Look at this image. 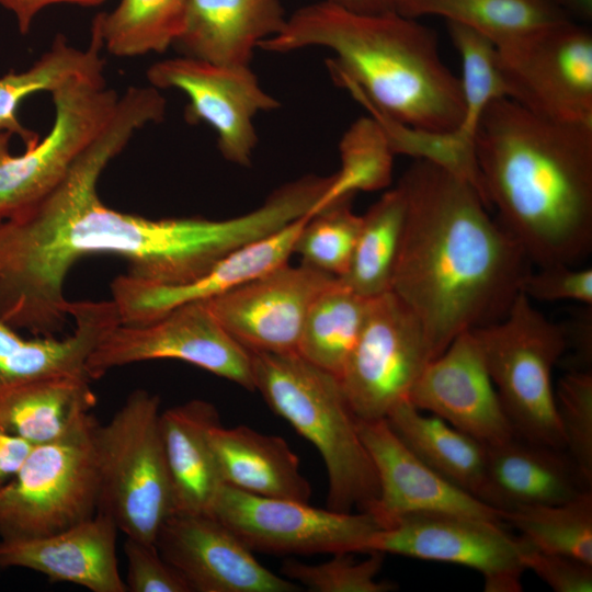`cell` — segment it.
<instances>
[{
    "instance_id": "10",
    "label": "cell",
    "mask_w": 592,
    "mask_h": 592,
    "mask_svg": "<svg viewBox=\"0 0 592 592\" xmlns=\"http://www.w3.org/2000/svg\"><path fill=\"white\" fill-rule=\"evenodd\" d=\"M508 99L556 122L592 125V34L572 20L494 44Z\"/></svg>"
},
{
    "instance_id": "6",
    "label": "cell",
    "mask_w": 592,
    "mask_h": 592,
    "mask_svg": "<svg viewBox=\"0 0 592 592\" xmlns=\"http://www.w3.org/2000/svg\"><path fill=\"white\" fill-rule=\"evenodd\" d=\"M159 397L133 391L103 425L98 424V511L126 537L153 543L173 513L170 473L160 432Z\"/></svg>"
},
{
    "instance_id": "29",
    "label": "cell",
    "mask_w": 592,
    "mask_h": 592,
    "mask_svg": "<svg viewBox=\"0 0 592 592\" xmlns=\"http://www.w3.org/2000/svg\"><path fill=\"white\" fill-rule=\"evenodd\" d=\"M102 47L99 25L93 22L91 41L84 50L72 47L64 36L58 35L50 49L31 68L1 77L0 135L19 136L25 148L36 144L39 139L37 134L25 128L18 118L20 103L36 92L52 93L72 78L103 72Z\"/></svg>"
},
{
    "instance_id": "37",
    "label": "cell",
    "mask_w": 592,
    "mask_h": 592,
    "mask_svg": "<svg viewBox=\"0 0 592 592\" xmlns=\"http://www.w3.org/2000/svg\"><path fill=\"white\" fill-rule=\"evenodd\" d=\"M353 197L338 198L308 218L294 246L301 264L337 278L348 272L362 224Z\"/></svg>"
},
{
    "instance_id": "40",
    "label": "cell",
    "mask_w": 592,
    "mask_h": 592,
    "mask_svg": "<svg viewBox=\"0 0 592 592\" xmlns=\"http://www.w3.org/2000/svg\"><path fill=\"white\" fill-rule=\"evenodd\" d=\"M127 591L191 592L184 578L159 553L156 544L127 537Z\"/></svg>"
},
{
    "instance_id": "7",
    "label": "cell",
    "mask_w": 592,
    "mask_h": 592,
    "mask_svg": "<svg viewBox=\"0 0 592 592\" xmlns=\"http://www.w3.org/2000/svg\"><path fill=\"white\" fill-rule=\"evenodd\" d=\"M471 331L516 436L565 449L553 386L554 367L567 350L565 326L519 293L501 320Z\"/></svg>"
},
{
    "instance_id": "41",
    "label": "cell",
    "mask_w": 592,
    "mask_h": 592,
    "mask_svg": "<svg viewBox=\"0 0 592 592\" xmlns=\"http://www.w3.org/2000/svg\"><path fill=\"white\" fill-rule=\"evenodd\" d=\"M520 293L540 301L572 300L592 306V269L567 264L540 266L523 277Z\"/></svg>"
},
{
    "instance_id": "18",
    "label": "cell",
    "mask_w": 592,
    "mask_h": 592,
    "mask_svg": "<svg viewBox=\"0 0 592 592\" xmlns=\"http://www.w3.org/2000/svg\"><path fill=\"white\" fill-rule=\"evenodd\" d=\"M408 400L486 446L516 436L471 330L428 362Z\"/></svg>"
},
{
    "instance_id": "47",
    "label": "cell",
    "mask_w": 592,
    "mask_h": 592,
    "mask_svg": "<svg viewBox=\"0 0 592 592\" xmlns=\"http://www.w3.org/2000/svg\"><path fill=\"white\" fill-rule=\"evenodd\" d=\"M568 18L590 21L592 18V0H549ZM572 20V19H571Z\"/></svg>"
},
{
    "instance_id": "36",
    "label": "cell",
    "mask_w": 592,
    "mask_h": 592,
    "mask_svg": "<svg viewBox=\"0 0 592 592\" xmlns=\"http://www.w3.org/2000/svg\"><path fill=\"white\" fill-rule=\"evenodd\" d=\"M446 29L462 60L465 114L454 130L462 140L474 143L485 110L494 100L508 98V89L493 42L459 23L446 22Z\"/></svg>"
},
{
    "instance_id": "16",
    "label": "cell",
    "mask_w": 592,
    "mask_h": 592,
    "mask_svg": "<svg viewBox=\"0 0 592 592\" xmlns=\"http://www.w3.org/2000/svg\"><path fill=\"white\" fill-rule=\"evenodd\" d=\"M335 278L287 262L206 301L249 352L297 353L311 304Z\"/></svg>"
},
{
    "instance_id": "2",
    "label": "cell",
    "mask_w": 592,
    "mask_h": 592,
    "mask_svg": "<svg viewBox=\"0 0 592 592\" xmlns=\"http://www.w3.org/2000/svg\"><path fill=\"white\" fill-rule=\"evenodd\" d=\"M397 185L406 215L390 292L418 318L432 360L459 333L501 320L531 263L465 179L414 159Z\"/></svg>"
},
{
    "instance_id": "35",
    "label": "cell",
    "mask_w": 592,
    "mask_h": 592,
    "mask_svg": "<svg viewBox=\"0 0 592 592\" xmlns=\"http://www.w3.org/2000/svg\"><path fill=\"white\" fill-rule=\"evenodd\" d=\"M340 169L322 198V207L356 192L388 187L392 178L395 153L387 136L369 116L356 119L343 134L340 144Z\"/></svg>"
},
{
    "instance_id": "12",
    "label": "cell",
    "mask_w": 592,
    "mask_h": 592,
    "mask_svg": "<svg viewBox=\"0 0 592 592\" xmlns=\"http://www.w3.org/2000/svg\"><path fill=\"white\" fill-rule=\"evenodd\" d=\"M431 360L423 329L392 293L368 298L364 322L339 377L357 419H386Z\"/></svg>"
},
{
    "instance_id": "38",
    "label": "cell",
    "mask_w": 592,
    "mask_h": 592,
    "mask_svg": "<svg viewBox=\"0 0 592 592\" xmlns=\"http://www.w3.org/2000/svg\"><path fill=\"white\" fill-rule=\"evenodd\" d=\"M356 561L352 553L333 554L322 563L308 565L287 559L281 567L282 574L311 592H389L396 589L390 581L377 580L385 554L367 553Z\"/></svg>"
},
{
    "instance_id": "11",
    "label": "cell",
    "mask_w": 592,
    "mask_h": 592,
    "mask_svg": "<svg viewBox=\"0 0 592 592\" xmlns=\"http://www.w3.org/2000/svg\"><path fill=\"white\" fill-rule=\"evenodd\" d=\"M208 514L252 551L274 555L365 554L368 540L382 528L367 512L319 509L226 485L219 488Z\"/></svg>"
},
{
    "instance_id": "1",
    "label": "cell",
    "mask_w": 592,
    "mask_h": 592,
    "mask_svg": "<svg viewBox=\"0 0 592 592\" xmlns=\"http://www.w3.org/2000/svg\"><path fill=\"white\" fill-rule=\"evenodd\" d=\"M153 87H130L103 134L45 196L0 220V321L54 337L67 320L64 284L81 258L114 254L127 275L175 285L197 280L218 261L224 235L215 219H150L115 210L99 197V179L136 130L163 119Z\"/></svg>"
},
{
    "instance_id": "30",
    "label": "cell",
    "mask_w": 592,
    "mask_h": 592,
    "mask_svg": "<svg viewBox=\"0 0 592 592\" xmlns=\"http://www.w3.org/2000/svg\"><path fill=\"white\" fill-rule=\"evenodd\" d=\"M405 215V195L398 185L362 215L349 270L339 278L357 295L373 298L390 291Z\"/></svg>"
},
{
    "instance_id": "44",
    "label": "cell",
    "mask_w": 592,
    "mask_h": 592,
    "mask_svg": "<svg viewBox=\"0 0 592 592\" xmlns=\"http://www.w3.org/2000/svg\"><path fill=\"white\" fill-rule=\"evenodd\" d=\"M567 348L573 349L571 369H590L592 362V314L591 308L570 327L565 326Z\"/></svg>"
},
{
    "instance_id": "33",
    "label": "cell",
    "mask_w": 592,
    "mask_h": 592,
    "mask_svg": "<svg viewBox=\"0 0 592 592\" xmlns=\"http://www.w3.org/2000/svg\"><path fill=\"white\" fill-rule=\"evenodd\" d=\"M186 0H121L95 18L103 46L118 57L163 53L179 36Z\"/></svg>"
},
{
    "instance_id": "13",
    "label": "cell",
    "mask_w": 592,
    "mask_h": 592,
    "mask_svg": "<svg viewBox=\"0 0 592 592\" xmlns=\"http://www.w3.org/2000/svg\"><path fill=\"white\" fill-rule=\"evenodd\" d=\"M150 360H178L254 390L250 352L221 326L206 300L178 306L141 326L119 323L87 362L92 379L114 367Z\"/></svg>"
},
{
    "instance_id": "26",
    "label": "cell",
    "mask_w": 592,
    "mask_h": 592,
    "mask_svg": "<svg viewBox=\"0 0 592 592\" xmlns=\"http://www.w3.org/2000/svg\"><path fill=\"white\" fill-rule=\"evenodd\" d=\"M209 440L223 485L255 496L309 501L310 483L283 437L218 423Z\"/></svg>"
},
{
    "instance_id": "3",
    "label": "cell",
    "mask_w": 592,
    "mask_h": 592,
    "mask_svg": "<svg viewBox=\"0 0 592 592\" xmlns=\"http://www.w3.org/2000/svg\"><path fill=\"white\" fill-rule=\"evenodd\" d=\"M475 155L488 207L530 263L577 266L592 251V125L508 98L485 110Z\"/></svg>"
},
{
    "instance_id": "31",
    "label": "cell",
    "mask_w": 592,
    "mask_h": 592,
    "mask_svg": "<svg viewBox=\"0 0 592 592\" xmlns=\"http://www.w3.org/2000/svg\"><path fill=\"white\" fill-rule=\"evenodd\" d=\"M367 301L335 278L311 304L297 353L340 377L360 335Z\"/></svg>"
},
{
    "instance_id": "46",
    "label": "cell",
    "mask_w": 592,
    "mask_h": 592,
    "mask_svg": "<svg viewBox=\"0 0 592 592\" xmlns=\"http://www.w3.org/2000/svg\"><path fill=\"white\" fill-rule=\"evenodd\" d=\"M351 12L361 14H400L408 0H329Z\"/></svg>"
},
{
    "instance_id": "19",
    "label": "cell",
    "mask_w": 592,
    "mask_h": 592,
    "mask_svg": "<svg viewBox=\"0 0 592 592\" xmlns=\"http://www.w3.org/2000/svg\"><path fill=\"white\" fill-rule=\"evenodd\" d=\"M357 428L379 485L378 498L367 513L382 528L418 512H447L503 523L502 511L434 471L399 439L386 419H357Z\"/></svg>"
},
{
    "instance_id": "34",
    "label": "cell",
    "mask_w": 592,
    "mask_h": 592,
    "mask_svg": "<svg viewBox=\"0 0 592 592\" xmlns=\"http://www.w3.org/2000/svg\"><path fill=\"white\" fill-rule=\"evenodd\" d=\"M534 547L592 565V490L558 504L523 506L503 512Z\"/></svg>"
},
{
    "instance_id": "24",
    "label": "cell",
    "mask_w": 592,
    "mask_h": 592,
    "mask_svg": "<svg viewBox=\"0 0 592 592\" xmlns=\"http://www.w3.org/2000/svg\"><path fill=\"white\" fill-rule=\"evenodd\" d=\"M281 0H186L173 45L184 56L223 66H250L261 41L286 23Z\"/></svg>"
},
{
    "instance_id": "27",
    "label": "cell",
    "mask_w": 592,
    "mask_h": 592,
    "mask_svg": "<svg viewBox=\"0 0 592 592\" xmlns=\"http://www.w3.org/2000/svg\"><path fill=\"white\" fill-rule=\"evenodd\" d=\"M90 382L57 375L13 386L0 394V426L33 445L55 441L95 406Z\"/></svg>"
},
{
    "instance_id": "17",
    "label": "cell",
    "mask_w": 592,
    "mask_h": 592,
    "mask_svg": "<svg viewBox=\"0 0 592 592\" xmlns=\"http://www.w3.org/2000/svg\"><path fill=\"white\" fill-rule=\"evenodd\" d=\"M191 592H296L299 585L262 566L227 526L208 513H172L155 542Z\"/></svg>"
},
{
    "instance_id": "23",
    "label": "cell",
    "mask_w": 592,
    "mask_h": 592,
    "mask_svg": "<svg viewBox=\"0 0 592 592\" xmlns=\"http://www.w3.org/2000/svg\"><path fill=\"white\" fill-rule=\"evenodd\" d=\"M68 314L76 327L64 339H25L0 321V394L19 384L49 376L89 377L87 362L102 340L121 323L118 310L113 300H84L70 301Z\"/></svg>"
},
{
    "instance_id": "42",
    "label": "cell",
    "mask_w": 592,
    "mask_h": 592,
    "mask_svg": "<svg viewBox=\"0 0 592 592\" xmlns=\"http://www.w3.org/2000/svg\"><path fill=\"white\" fill-rule=\"evenodd\" d=\"M532 570L556 592H591L592 565L563 555L546 553L532 544L524 556Z\"/></svg>"
},
{
    "instance_id": "20",
    "label": "cell",
    "mask_w": 592,
    "mask_h": 592,
    "mask_svg": "<svg viewBox=\"0 0 592 592\" xmlns=\"http://www.w3.org/2000/svg\"><path fill=\"white\" fill-rule=\"evenodd\" d=\"M303 216L231 252L195 281L161 285L119 275L111 284L121 323L141 326L183 304L207 300L287 263L304 225Z\"/></svg>"
},
{
    "instance_id": "43",
    "label": "cell",
    "mask_w": 592,
    "mask_h": 592,
    "mask_svg": "<svg viewBox=\"0 0 592 592\" xmlns=\"http://www.w3.org/2000/svg\"><path fill=\"white\" fill-rule=\"evenodd\" d=\"M33 447L30 442L0 426V487L15 476Z\"/></svg>"
},
{
    "instance_id": "45",
    "label": "cell",
    "mask_w": 592,
    "mask_h": 592,
    "mask_svg": "<svg viewBox=\"0 0 592 592\" xmlns=\"http://www.w3.org/2000/svg\"><path fill=\"white\" fill-rule=\"evenodd\" d=\"M106 0H0V4L14 13L22 34L30 31L36 14L52 4L69 3L82 7H95Z\"/></svg>"
},
{
    "instance_id": "9",
    "label": "cell",
    "mask_w": 592,
    "mask_h": 592,
    "mask_svg": "<svg viewBox=\"0 0 592 592\" xmlns=\"http://www.w3.org/2000/svg\"><path fill=\"white\" fill-rule=\"evenodd\" d=\"M55 117L49 133L20 156L0 135V220L52 191L114 118L119 95L103 72L70 79L52 92Z\"/></svg>"
},
{
    "instance_id": "28",
    "label": "cell",
    "mask_w": 592,
    "mask_h": 592,
    "mask_svg": "<svg viewBox=\"0 0 592 592\" xmlns=\"http://www.w3.org/2000/svg\"><path fill=\"white\" fill-rule=\"evenodd\" d=\"M399 439L429 467L483 502L486 453L481 442L408 399L386 417Z\"/></svg>"
},
{
    "instance_id": "8",
    "label": "cell",
    "mask_w": 592,
    "mask_h": 592,
    "mask_svg": "<svg viewBox=\"0 0 592 592\" xmlns=\"http://www.w3.org/2000/svg\"><path fill=\"white\" fill-rule=\"evenodd\" d=\"M98 422L88 413L59 439L34 445L0 487V539L52 535L98 511Z\"/></svg>"
},
{
    "instance_id": "22",
    "label": "cell",
    "mask_w": 592,
    "mask_h": 592,
    "mask_svg": "<svg viewBox=\"0 0 592 592\" xmlns=\"http://www.w3.org/2000/svg\"><path fill=\"white\" fill-rule=\"evenodd\" d=\"M486 447L483 502L502 512L563 503L591 489L565 449L519 436Z\"/></svg>"
},
{
    "instance_id": "5",
    "label": "cell",
    "mask_w": 592,
    "mask_h": 592,
    "mask_svg": "<svg viewBox=\"0 0 592 592\" xmlns=\"http://www.w3.org/2000/svg\"><path fill=\"white\" fill-rule=\"evenodd\" d=\"M250 355L254 390L318 449L328 475L327 508L368 512L378 478L339 377L298 353Z\"/></svg>"
},
{
    "instance_id": "21",
    "label": "cell",
    "mask_w": 592,
    "mask_h": 592,
    "mask_svg": "<svg viewBox=\"0 0 592 592\" xmlns=\"http://www.w3.org/2000/svg\"><path fill=\"white\" fill-rule=\"evenodd\" d=\"M115 522L96 512L58 533L16 540L0 539V568H25L54 582L92 592H126L116 557Z\"/></svg>"
},
{
    "instance_id": "15",
    "label": "cell",
    "mask_w": 592,
    "mask_h": 592,
    "mask_svg": "<svg viewBox=\"0 0 592 592\" xmlns=\"http://www.w3.org/2000/svg\"><path fill=\"white\" fill-rule=\"evenodd\" d=\"M147 78L157 89L185 93L186 121L208 124L223 157L240 167L251 164L258 144L255 115L281 106L262 89L250 66L215 65L182 56L151 65Z\"/></svg>"
},
{
    "instance_id": "4",
    "label": "cell",
    "mask_w": 592,
    "mask_h": 592,
    "mask_svg": "<svg viewBox=\"0 0 592 592\" xmlns=\"http://www.w3.org/2000/svg\"><path fill=\"white\" fill-rule=\"evenodd\" d=\"M322 47L333 82L363 106L409 127L446 133L465 114L460 78L442 58L434 30L400 14H361L323 0L299 8L258 48Z\"/></svg>"
},
{
    "instance_id": "25",
    "label": "cell",
    "mask_w": 592,
    "mask_h": 592,
    "mask_svg": "<svg viewBox=\"0 0 592 592\" xmlns=\"http://www.w3.org/2000/svg\"><path fill=\"white\" fill-rule=\"evenodd\" d=\"M216 407L193 399L160 412V432L172 485L173 513H208L223 486L209 433Z\"/></svg>"
},
{
    "instance_id": "14",
    "label": "cell",
    "mask_w": 592,
    "mask_h": 592,
    "mask_svg": "<svg viewBox=\"0 0 592 592\" xmlns=\"http://www.w3.org/2000/svg\"><path fill=\"white\" fill-rule=\"evenodd\" d=\"M502 523L447 512H418L380 528L365 554L378 551L460 565L478 571L486 592H520L531 543Z\"/></svg>"
},
{
    "instance_id": "39",
    "label": "cell",
    "mask_w": 592,
    "mask_h": 592,
    "mask_svg": "<svg viewBox=\"0 0 592 592\" xmlns=\"http://www.w3.org/2000/svg\"><path fill=\"white\" fill-rule=\"evenodd\" d=\"M555 405L565 449L592 486V372L570 369L557 382Z\"/></svg>"
},
{
    "instance_id": "32",
    "label": "cell",
    "mask_w": 592,
    "mask_h": 592,
    "mask_svg": "<svg viewBox=\"0 0 592 592\" xmlns=\"http://www.w3.org/2000/svg\"><path fill=\"white\" fill-rule=\"evenodd\" d=\"M402 15L441 16L482 34L494 44L571 20L549 0H408Z\"/></svg>"
}]
</instances>
